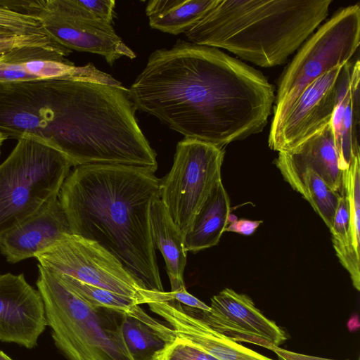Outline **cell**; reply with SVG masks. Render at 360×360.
I'll return each instance as SVG.
<instances>
[{
  "instance_id": "cell-11",
  "label": "cell",
  "mask_w": 360,
  "mask_h": 360,
  "mask_svg": "<svg viewBox=\"0 0 360 360\" xmlns=\"http://www.w3.org/2000/svg\"><path fill=\"white\" fill-rule=\"evenodd\" d=\"M184 309L214 330L236 342H248L270 349L287 340L285 331L266 318L247 295L224 288L211 298L209 311Z\"/></svg>"
},
{
  "instance_id": "cell-29",
  "label": "cell",
  "mask_w": 360,
  "mask_h": 360,
  "mask_svg": "<svg viewBox=\"0 0 360 360\" xmlns=\"http://www.w3.org/2000/svg\"><path fill=\"white\" fill-rule=\"evenodd\" d=\"M143 304L176 300L185 306L204 311H209L210 306L190 294L186 289L176 291H153L143 289L141 291Z\"/></svg>"
},
{
  "instance_id": "cell-1",
  "label": "cell",
  "mask_w": 360,
  "mask_h": 360,
  "mask_svg": "<svg viewBox=\"0 0 360 360\" xmlns=\"http://www.w3.org/2000/svg\"><path fill=\"white\" fill-rule=\"evenodd\" d=\"M136 109L224 148L262 131L275 101L258 70L219 49L179 40L153 51L129 89Z\"/></svg>"
},
{
  "instance_id": "cell-36",
  "label": "cell",
  "mask_w": 360,
  "mask_h": 360,
  "mask_svg": "<svg viewBox=\"0 0 360 360\" xmlns=\"http://www.w3.org/2000/svg\"><path fill=\"white\" fill-rule=\"evenodd\" d=\"M1 32V31H0Z\"/></svg>"
},
{
  "instance_id": "cell-16",
  "label": "cell",
  "mask_w": 360,
  "mask_h": 360,
  "mask_svg": "<svg viewBox=\"0 0 360 360\" xmlns=\"http://www.w3.org/2000/svg\"><path fill=\"white\" fill-rule=\"evenodd\" d=\"M359 82L360 62L350 60L343 66L339 98L330 120L341 170L360 158Z\"/></svg>"
},
{
  "instance_id": "cell-2",
  "label": "cell",
  "mask_w": 360,
  "mask_h": 360,
  "mask_svg": "<svg viewBox=\"0 0 360 360\" xmlns=\"http://www.w3.org/2000/svg\"><path fill=\"white\" fill-rule=\"evenodd\" d=\"M160 180L133 165L77 166L58 200L72 234L96 242L115 257L144 289L164 291L150 222Z\"/></svg>"
},
{
  "instance_id": "cell-13",
  "label": "cell",
  "mask_w": 360,
  "mask_h": 360,
  "mask_svg": "<svg viewBox=\"0 0 360 360\" xmlns=\"http://www.w3.org/2000/svg\"><path fill=\"white\" fill-rule=\"evenodd\" d=\"M46 326L38 290L22 274L0 275V341L32 349Z\"/></svg>"
},
{
  "instance_id": "cell-28",
  "label": "cell",
  "mask_w": 360,
  "mask_h": 360,
  "mask_svg": "<svg viewBox=\"0 0 360 360\" xmlns=\"http://www.w3.org/2000/svg\"><path fill=\"white\" fill-rule=\"evenodd\" d=\"M61 48V45L46 34H18L0 32V56L12 50L23 47Z\"/></svg>"
},
{
  "instance_id": "cell-26",
  "label": "cell",
  "mask_w": 360,
  "mask_h": 360,
  "mask_svg": "<svg viewBox=\"0 0 360 360\" xmlns=\"http://www.w3.org/2000/svg\"><path fill=\"white\" fill-rule=\"evenodd\" d=\"M153 360H219L177 337L157 351Z\"/></svg>"
},
{
  "instance_id": "cell-23",
  "label": "cell",
  "mask_w": 360,
  "mask_h": 360,
  "mask_svg": "<svg viewBox=\"0 0 360 360\" xmlns=\"http://www.w3.org/2000/svg\"><path fill=\"white\" fill-rule=\"evenodd\" d=\"M349 206L345 195H341L329 229L332 242L340 262L349 272L353 286L360 290V259L352 252L348 240Z\"/></svg>"
},
{
  "instance_id": "cell-19",
  "label": "cell",
  "mask_w": 360,
  "mask_h": 360,
  "mask_svg": "<svg viewBox=\"0 0 360 360\" xmlns=\"http://www.w3.org/2000/svg\"><path fill=\"white\" fill-rule=\"evenodd\" d=\"M229 197L221 180L196 214L189 231L184 236L186 252H197L218 244L229 223Z\"/></svg>"
},
{
  "instance_id": "cell-30",
  "label": "cell",
  "mask_w": 360,
  "mask_h": 360,
  "mask_svg": "<svg viewBox=\"0 0 360 360\" xmlns=\"http://www.w3.org/2000/svg\"><path fill=\"white\" fill-rule=\"evenodd\" d=\"M80 4L95 17L112 22L115 1L113 0H79Z\"/></svg>"
},
{
  "instance_id": "cell-27",
  "label": "cell",
  "mask_w": 360,
  "mask_h": 360,
  "mask_svg": "<svg viewBox=\"0 0 360 360\" xmlns=\"http://www.w3.org/2000/svg\"><path fill=\"white\" fill-rule=\"evenodd\" d=\"M0 31L18 34H45L37 17L17 13L1 6Z\"/></svg>"
},
{
  "instance_id": "cell-8",
  "label": "cell",
  "mask_w": 360,
  "mask_h": 360,
  "mask_svg": "<svg viewBox=\"0 0 360 360\" xmlns=\"http://www.w3.org/2000/svg\"><path fill=\"white\" fill-rule=\"evenodd\" d=\"M27 14L37 17L44 34L68 49L100 55L110 65L122 57L136 58L112 23L93 15L79 0L30 1Z\"/></svg>"
},
{
  "instance_id": "cell-21",
  "label": "cell",
  "mask_w": 360,
  "mask_h": 360,
  "mask_svg": "<svg viewBox=\"0 0 360 360\" xmlns=\"http://www.w3.org/2000/svg\"><path fill=\"white\" fill-rule=\"evenodd\" d=\"M274 162L285 181L311 204L330 229L342 195L311 168L294 165L279 156Z\"/></svg>"
},
{
  "instance_id": "cell-18",
  "label": "cell",
  "mask_w": 360,
  "mask_h": 360,
  "mask_svg": "<svg viewBox=\"0 0 360 360\" xmlns=\"http://www.w3.org/2000/svg\"><path fill=\"white\" fill-rule=\"evenodd\" d=\"M150 222L153 247L160 250L165 259L171 291L186 289L184 272L186 251L184 236L173 222L160 197L151 203Z\"/></svg>"
},
{
  "instance_id": "cell-5",
  "label": "cell",
  "mask_w": 360,
  "mask_h": 360,
  "mask_svg": "<svg viewBox=\"0 0 360 360\" xmlns=\"http://www.w3.org/2000/svg\"><path fill=\"white\" fill-rule=\"evenodd\" d=\"M0 165V238L58 196L72 166L61 153L22 136Z\"/></svg>"
},
{
  "instance_id": "cell-9",
  "label": "cell",
  "mask_w": 360,
  "mask_h": 360,
  "mask_svg": "<svg viewBox=\"0 0 360 360\" xmlns=\"http://www.w3.org/2000/svg\"><path fill=\"white\" fill-rule=\"evenodd\" d=\"M39 264L58 274L143 304V288L123 265L94 241L70 234L36 256Z\"/></svg>"
},
{
  "instance_id": "cell-22",
  "label": "cell",
  "mask_w": 360,
  "mask_h": 360,
  "mask_svg": "<svg viewBox=\"0 0 360 360\" xmlns=\"http://www.w3.org/2000/svg\"><path fill=\"white\" fill-rule=\"evenodd\" d=\"M217 0H150L146 13L150 27L174 35L186 32Z\"/></svg>"
},
{
  "instance_id": "cell-15",
  "label": "cell",
  "mask_w": 360,
  "mask_h": 360,
  "mask_svg": "<svg viewBox=\"0 0 360 360\" xmlns=\"http://www.w3.org/2000/svg\"><path fill=\"white\" fill-rule=\"evenodd\" d=\"M162 317L176 335L219 360H274L214 330L197 316L187 313L176 300L147 304Z\"/></svg>"
},
{
  "instance_id": "cell-35",
  "label": "cell",
  "mask_w": 360,
  "mask_h": 360,
  "mask_svg": "<svg viewBox=\"0 0 360 360\" xmlns=\"http://www.w3.org/2000/svg\"><path fill=\"white\" fill-rule=\"evenodd\" d=\"M0 360H13L8 355H6L4 352L0 350Z\"/></svg>"
},
{
  "instance_id": "cell-25",
  "label": "cell",
  "mask_w": 360,
  "mask_h": 360,
  "mask_svg": "<svg viewBox=\"0 0 360 360\" xmlns=\"http://www.w3.org/2000/svg\"><path fill=\"white\" fill-rule=\"evenodd\" d=\"M53 273L65 286L94 307L108 308L125 313L133 306L139 304L138 302L132 297L89 285L65 275Z\"/></svg>"
},
{
  "instance_id": "cell-7",
  "label": "cell",
  "mask_w": 360,
  "mask_h": 360,
  "mask_svg": "<svg viewBox=\"0 0 360 360\" xmlns=\"http://www.w3.org/2000/svg\"><path fill=\"white\" fill-rule=\"evenodd\" d=\"M224 157L223 148L209 143L184 138L177 143L172 169L160 181V198L184 236L221 180Z\"/></svg>"
},
{
  "instance_id": "cell-20",
  "label": "cell",
  "mask_w": 360,
  "mask_h": 360,
  "mask_svg": "<svg viewBox=\"0 0 360 360\" xmlns=\"http://www.w3.org/2000/svg\"><path fill=\"white\" fill-rule=\"evenodd\" d=\"M122 327L134 360H153L157 351L176 338L171 327L148 315L139 304L124 314Z\"/></svg>"
},
{
  "instance_id": "cell-32",
  "label": "cell",
  "mask_w": 360,
  "mask_h": 360,
  "mask_svg": "<svg viewBox=\"0 0 360 360\" xmlns=\"http://www.w3.org/2000/svg\"><path fill=\"white\" fill-rule=\"evenodd\" d=\"M270 350L274 352L280 360H335L296 353L276 346H272Z\"/></svg>"
},
{
  "instance_id": "cell-4",
  "label": "cell",
  "mask_w": 360,
  "mask_h": 360,
  "mask_svg": "<svg viewBox=\"0 0 360 360\" xmlns=\"http://www.w3.org/2000/svg\"><path fill=\"white\" fill-rule=\"evenodd\" d=\"M38 267L46 324L67 360H134L122 333L124 312L91 305L52 271Z\"/></svg>"
},
{
  "instance_id": "cell-14",
  "label": "cell",
  "mask_w": 360,
  "mask_h": 360,
  "mask_svg": "<svg viewBox=\"0 0 360 360\" xmlns=\"http://www.w3.org/2000/svg\"><path fill=\"white\" fill-rule=\"evenodd\" d=\"M72 234L58 200L53 197L34 214L0 238V250L9 262L36 257L65 236Z\"/></svg>"
},
{
  "instance_id": "cell-10",
  "label": "cell",
  "mask_w": 360,
  "mask_h": 360,
  "mask_svg": "<svg viewBox=\"0 0 360 360\" xmlns=\"http://www.w3.org/2000/svg\"><path fill=\"white\" fill-rule=\"evenodd\" d=\"M343 66L318 77L281 115L273 118L268 139L271 149L290 150L330 122L339 98Z\"/></svg>"
},
{
  "instance_id": "cell-17",
  "label": "cell",
  "mask_w": 360,
  "mask_h": 360,
  "mask_svg": "<svg viewBox=\"0 0 360 360\" xmlns=\"http://www.w3.org/2000/svg\"><path fill=\"white\" fill-rule=\"evenodd\" d=\"M278 156L299 167L315 171L335 192L342 195V172L339 167L330 122L293 148Z\"/></svg>"
},
{
  "instance_id": "cell-34",
  "label": "cell",
  "mask_w": 360,
  "mask_h": 360,
  "mask_svg": "<svg viewBox=\"0 0 360 360\" xmlns=\"http://www.w3.org/2000/svg\"><path fill=\"white\" fill-rule=\"evenodd\" d=\"M8 139L4 134L0 130V155H1V147L5 140Z\"/></svg>"
},
{
  "instance_id": "cell-3",
  "label": "cell",
  "mask_w": 360,
  "mask_h": 360,
  "mask_svg": "<svg viewBox=\"0 0 360 360\" xmlns=\"http://www.w3.org/2000/svg\"><path fill=\"white\" fill-rule=\"evenodd\" d=\"M331 0H217L185 32L262 68L284 63L328 17Z\"/></svg>"
},
{
  "instance_id": "cell-24",
  "label": "cell",
  "mask_w": 360,
  "mask_h": 360,
  "mask_svg": "<svg viewBox=\"0 0 360 360\" xmlns=\"http://www.w3.org/2000/svg\"><path fill=\"white\" fill-rule=\"evenodd\" d=\"M342 193L349 206V245L353 255L360 259V158L343 170Z\"/></svg>"
},
{
  "instance_id": "cell-12",
  "label": "cell",
  "mask_w": 360,
  "mask_h": 360,
  "mask_svg": "<svg viewBox=\"0 0 360 360\" xmlns=\"http://www.w3.org/2000/svg\"><path fill=\"white\" fill-rule=\"evenodd\" d=\"M65 47H23L0 56V84L53 79H76L119 85L120 82L91 63L76 66Z\"/></svg>"
},
{
  "instance_id": "cell-6",
  "label": "cell",
  "mask_w": 360,
  "mask_h": 360,
  "mask_svg": "<svg viewBox=\"0 0 360 360\" xmlns=\"http://www.w3.org/2000/svg\"><path fill=\"white\" fill-rule=\"evenodd\" d=\"M360 44V5L338 11L298 49L278 82L273 118L318 77L350 61Z\"/></svg>"
},
{
  "instance_id": "cell-33",
  "label": "cell",
  "mask_w": 360,
  "mask_h": 360,
  "mask_svg": "<svg viewBox=\"0 0 360 360\" xmlns=\"http://www.w3.org/2000/svg\"><path fill=\"white\" fill-rule=\"evenodd\" d=\"M347 328L349 331H355L359 328V320L357 315L352 316L347 321Z\"/></svg>"
},
{
  "instance_id": "cell-31",
  "label": "cell",
  "mask_w": 360,
  "mask_h": 360,
  "mask_svg": "<svg viewBox=\"0 0 360 360\" xmlns=\"http://www.w3.org/2000/svg\"><path fill=\"white\" fill-rule=\"evenodd\" d=\"M262 221H253L249 219H239L231 221L225 229V231L235 232L245 236L252 234Z\"/></svg>"
}]
</instances>
